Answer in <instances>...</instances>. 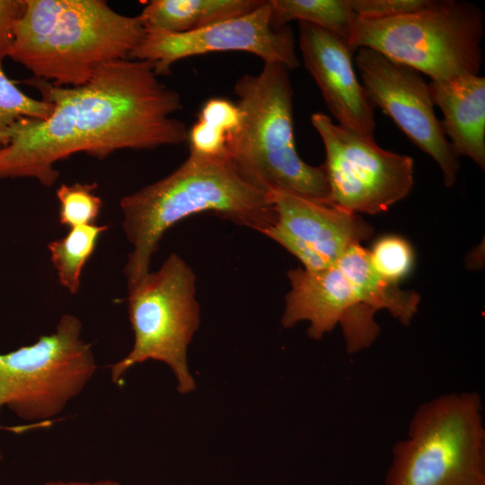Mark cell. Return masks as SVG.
Here are the masks:
<instances>
[{
	"instance_id": "6da1fadb",
	"label": "cell",
	"mask_w": 485,
	"mask_h": 485,
	"mask_svg": "<svg viewBox=\"0 0 485 485\" xmlns=\"http://www.w3.org/2000/svg\"><path fill=\"white\" fill-rule=\"evenodd\" d=\"M25 83L53 109L45 119H23L7 130L0 146V179L32 178L50 187L58 178L55 164L75 154L102 159L121 149L187 141L184 122L173 116L182 108L181 95L146 61L108 62L78 86L35 77Z\"/></svg>"
},
{
	"instance_id": "7a4b0ae2",
	"label": "cell",
	"mask_w": 485,
	"mask_h": 485,
	"mask_svg": "<svg viewBox=\"0 0 485 485\" xmlns=\"http://www.w3.org/2000/svg\"><path fill=\"white\" fill-rule=\"evenodd\" d=\"M119 204L131 245L124 268L128 286L150 271L164 234L190 216L211 213L264 235L276 219L269 193L246 180L230 158L189 154L169 175L123 197Z\"/></svg>"
},
{
	"instance_id": "3957f363",
	"label": "cell",
	"mask_w": 485,
	"mask_h": 485,
	"mask_svg": "<svg viewBox=\"0 0 485 485\" xmlns=\"http://www.w3.org/2000/svg\"><path fill=\"white\" fill-rule=\"evenodd\" d=\"M145 35L138 16L103 0H25L9 57L35 78L78 86L103 64L129 58Z\"/></svg>"
},
{
	"instance_id": "277c9868",
	"label": "cell",
	"mask_w": 485,
	"mask_h": 485,
	"mask_svg": "<svg viewBox=\"0 0 485 485\" xmlns=\"http://www.w3.org/2000/svg\"><path fill=\"white\" fill-rule=\"evenodd\" d=\"M289 71L264 63L259 73L236 81L242 117L229 158L246 180L268 193L284 190L326 204L330 191L323 164H308L296 150Z\"/></svg>"
},
{
	"instance_id": "5b68a950",
	"label": "cell",
	"mask_w": 485,
	"mask_h": 485,
	"mask_svg": "<svg viewBox=\"0 0 485 485\" xmlns=\"http://www.w3.org/2000/svg\"><path fill=\"white\" fill-rule=\"evenodd\" d=\"M384 485H485V426L476 392L421 403L394 444Z\"/></svg>"
},
{
	"instance_id": "8992f818",
	"label": "cell",
	"mask_w": 485,
	"mask_h": 485,
	"mask_svg": "<svg viewBox=\"0 0 485 485\" xmlns=\"http://www.w3.org/2000/svg\"><path fill=\"white\" fill-rule=\"evenodd\" d=\"M481 10L472 3L433 0L419 11L385 18L358 17L348 41L353 50L374 49L431 81L479 75L484 33Z\"/></svg>"
},
{
	"instance_id": "52a82bcc",
	"label": "cell",
	"mask_w": 485,
	"mask_h": 485,
	"mask_svg": "<svg viewBox=\"0 0 485 485\" xmlns=\"http://www.w3.org/2000/svg\"><path fill=\"white\" fill-rule=\"evenodd\" d=\"M128 289L134 344L110 366L112 382L119 383L133 366L153 359L171 367L181 393L192 392L195 382L187 350L200 322L194 271L183 258L172 253L157 270L147 272Z\"/></svg>"
},
{
	"instance_id": "ba28073f",
	"label": "cell",
	"mask_w": 485,
	"mask_h": 485,
	"mask_svg": "<svg viewBox=\"0 0 485 485\" xmlns=\"http://www.w3.org/2000/svg\"><path fill=\"white\" fill-rule=\"evenodd\" d=\"M81 331L78 317L65 313L55 332L0 354V409L5 405L25 420L60 413L96 370L91 345L81 339Z\"/></svg>"
},
{
	"instance_id": "9c48e42d",
	"label": "cell",
	"mask_w": 485,
	"mask_h": 485,
	"mask_svg": "<svg viewBox=\"0 0 485 485\" xmlns=\"http://www.w3.org/2000/svg\"><path fill=\"white\" fill-rule=\"evenodd\" d=\"M326 154L329 185L326 204L358 214H377L404 198L413 186V159L381 148L375 138L362 137L329 116L311 117Z\"/></svg>"
},
{
	"instance_id": "30bf717a",
	"label": "cell",
	"mask_w": 485,
	"mask_h": 485,
	"mask_svg": "<svg viewBox=\"0 0 485 485\" xmlns=\"http://www.w3.org/2000/svg\"><path fill=\"white\" fill-rule=\"evenodd\" d=\"M225 51L247 52L288 70L299 66L293 32L288 26L273 23L269 1L251 12L193 31H146L129 58L150 63L161 76L169 75L172 66L183 58Z\"/></svg>"
},
{
	"instance_id": "8fae6325",
	"label": "cell",
	"mask_w": 485,
	"mask_h": 485,
	"mask_svg": "<svg viewBox=\"0 0 485 485\" xmlns=\"http://www.w3.org/2000/svg\"><path fill=\"white\" fill-rule=\"evenodd\" d=\"M355 64L373 107L381 109L415 146L435 160L445 185L452 187L460 164L435 114L429 84L417 70L368 48H357Z\"/></svg>"
},
{
	"instance_id": "7c38bea8",
	"label": "cell",
	"mask_w": 485,
	"mask_h": 485,
	"mask_svg": "<svg viewBox=\"0 0 485 485\" xmlns=\"http://www.w3.org/2000/svg\"><path fill=\"white\" fill-rule=\"evenodd\" d=\"M287 275L291 288L281 317L285 328L308 322V336L321 340L340 324L349 354L368 348L377 338L380 328L375 321V311L366 304L357 287L336 263L315 271L297 268Z\"/></svg>"
},
{
	"instance_id": "4fadbf2b",
	"label": "cell",
	"mask_w": 485,
	"mask_h": 485,
	"mask_svg": "<svg viewBox=\"0 0 485 485\" xmlns=\"http://www.w3.org/2000/svg\"><path fill=\"white\" fill-rule=\"evenodd\" d=\"M276 219L266 236L295 256L310 271L333 266L373 229L357 214L284 190H270Z\"/></svg>"
},
{
	"instance_id": "5bb4252c",
	"label": "cell",
	"mask_w": 485,
	"mask_h": 485,
	"mask_svg": "<svg viewBox=\"0 0 485 485\" xmlns=\"http://www.w3.org/2000/svg\"><path fill=\"white\" fill-rule=\"evenodd\" d=\"M304 65L318 85L339 125L375 138V108L353 66V49L342 38L307 22H298Z\"/></svg>"
},
{
	"instance_id": "9a60e30c",
	"label": "cell",
	"mask_w": 485,
	"mask_h": 485,
	"mask_svg": "<svg viewBox=\"0 0 485 485\" xmlns=\"http://www.w3.org/2000/svg\"><path fill=\"white\" fill-rule=\"evenodd\" d=\"M431 97L443 114V130L455 154L485 168V77L466 74L430 81Z\"/></svg>"
},
{
	"instance_id": "2e32d148",
	"label": "cell",
	"mask_w": 485,
	"mask_h": 485,
	"mask_svg": "<svg viewBox=\"0 0 485 485\" xmlns=\"http://www.w3.org/2000/svg\"><path fill=\"white\" fill-rule=\"evenodd\" d=\"M263 0H152L138 16L146 31L184 33L239 16Z\"/></svg>"
},
{
	"instance_id": "e0dca14e",
	"label": "cell",
	"mask_w": 485,
	"mask_h": 485,
	"mask_svg": "<svg viewBox=\"0 0 485 485\" xmlns=\"http://www.w3.org/2000/svg\"><path fill=\"white\" fill-rule=\"evenodd\" d=\"M356 285L365 303L375 312L384 309L401 323L409 325L418 312L419 295L402 290L373 268L369 251L361 244L351 245L336 262Z\"/></svg>"
},
{
	"instance_id": "ac0fdd59",
	"label": "cell",
	"mask_w": 485,
	"mask_h": 485,
	"mask_svg": "<svg viewBox=\"0 0 485 485\" xmlns=\"http://www.w3.org/2000/svg\"><path fill=\"white\" fill-rule=\"evenodd\" d=\"M242 117L238 104L230 99H207L188 130L190 154L206 159L229 158V148L239 131Z\"/></svg>"
},
{
	"instance_id": "d6986e66",
	"label": "cell",
	"mask_w": 485,
	"mask_h": 485,
	"mask_svg": "<svg viewBox=\"0 0 485 485\" xmlns=\"http://www.w3.org/2000/svg\"><path fill=\"white\" fill-rule=\"evenodd\" d=\"M278 27L291 21L307 22L348 41L357 14L349 0H269Z\"/></svg>"
},
{
	"instance_id": "ffe728a7",
	"label": "cell",
	"mask_w": 485,
	"mask_h": 485,
	"mask_svg": "<svg viewBox=\"0 0 485 485\" xmlns=\"http://www.w3.org/2000/svg\"><path fill=\"white\" fill-rule=\"evenodd\" d=\"M107 229L96 224L72 227L64 237L48 244L58 281L69 293L78 292L83 269Z\"/></svg>"
},
{
	"instance_id": "44dd1931",
	"label": "cell",
	"mask_w": 485,
	"mask_h": 485,
	"mask_svg": "<svg viewBox=\"0 0 485 485\" xmlns=\"http://www.w3.org/2000/svg\"><path fill=\"white\" fill-rule=\"evenodd\" d=\"M52 109L49 102L22 92L0 66V146L4 145L5 133L16 122L23 119H45Z\"/></svg>"
},
{
	"instance_id": "7402d4cb",
	"label": "cell",
	"mask_w": 485,
	"mask_h": 485,
	"mask_svg": "<svg viewBox=\"0 0 485 485\" xmlns=\"http://www.w3.org/2000/svg\"><path fill=\"white\" fill-rule=\"evenodd\" d=\"M96 183L61 184L56 190L59 203V223L68 228L93 225L102 207V200L94 194Z\"/></svg>"
},
{
	"instance_id": "603a6c76",
	"label": "cell",
	"mask_w": 485,
	"mask_h": 485,
	"mask_svg": "<svg viewBox=\"0 0 485 485\" xmlns=\"http://www.w3.org/2000/svg\"><path fill=\"white\" fill-rule=\"evenodd\" d=\"M370 261L375 271L387 280L397 283L410 270L413 252L404 239L388 235L380 238L369 251Z\"/></svg>"
},
{
	"instance_id": "cb8c5ba5",
	"label": "cell",
	"mask_w": 485,
	"mask_h": 485,
	"mask_svg": "<svg viewBox=\"0 0 485 485\" xmlns=\"http://www.w3.org/2000/svg\"><path fill=\"white\" fill-rule=\"evenodd\" d=\"M433 0H349L358 17L385 18L413 13L428 6Z\"/></svg>"
},
{
	"instance_id": "d4e9b609",
	"label": "cell",
	"mask_w": 485,
	"mask_h": 485,
	"mask_svg": "<svg viewBox=\"0 0 485 485\" xmlns=\"http://www.w3.org/2000/svg\"><path fill=\"white\" fill-rule=\"evenodd\" d=\"M25 0H0V66L14 40L15 25L22 16Z\"/></svg>"
},
{
	"instance_id": "484cf974",
	"label": "cell",
	"mask_w": 485,
	"mask_h": 485,
	"mask_svg": "<svg viewBox=\"0 0 485 485\" xmlns=\"http://www.w3.org/2000/svg\"><path fill=\"white\" fill-rule=\"evenodd\" d=\"M46 485H121V484L114 481H95V482L53 481H48Z\"/></svg>"
}]
</instances>
